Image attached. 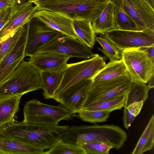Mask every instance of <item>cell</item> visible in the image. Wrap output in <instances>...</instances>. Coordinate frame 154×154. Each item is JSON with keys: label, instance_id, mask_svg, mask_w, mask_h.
Returning <instances> with one entry per match:
<instances>
[{"label": "cell", "instance_id": "cell-40", "mask_svg": "<svg viewBox=\"0 0 154 154\" xmlns=\"http://www.w3.org/2000/svg\"><path fill=\"white\" fill-rule=\"evenodd\" d=\"M38 0H29V2H32L33 3V2H35V1H38Z\"/></svg>", "mask_w": 154, "mask_h": 154}, {"label": "cell", "instance_id": "cell-3", "mask_svg": "<svg viewBox=\"0 0 154 154\" xmlns=\"http://www.w3.org/2000/svg\"><path fill=\"white\" fill-rule=\"evenodd\" d=\"M110 0H40L33 2L38 9L57 12L73 20L97 17Z\"/></svg>", "mask_w": 154, "mask_h": 154}, {"label": "cell", "instance_id": "cell-31", "mask_svg": "<svg viewBox=\"0 0 154 154\" xmlns=\"http://www.w3.org/2000/svg\"><path fill=\"white\" fill-rule=\"evenodd\" d=\"M143 101L135 102L124 108L123 121L124 126L128 129L135 117L140 113L143 106Z\"/></svg>", "mask_w": 154, "mask_h": 154}, {"label": "cell", "instance_id": "cell-16", "mask_svg": "<svg viewBox=\"0 0 154 154\" xmlns=\"http://www.w3.org/2000/svg\"><path fill=\"white\" fill-rule=\"evenodd\" d=\"M29 2L20 10L12 14L0 30V42L7 38L14 30L29 22L38 11L37 6Z\"/></svg>", "mask_w": 154, "mask_h": 154}, {"label": "cell", "instance_id": "cell-30", "mask_svg": "<svg viewBox=\"0 0 154 154\" xmlns=\"http://www.w3.org/2000/svg\"><path fill=\"white\" fill-rule=\"evenodd\" d=\"M25 24L13 31L0 42V62L15 45L25 29Z\"/></svg>", "mask_w": 154, "mask_h": 154}, {"label": "cell", "instance_id": "cell-7", "mask_svg": "<svg viewBox=\"0 0 154 154\" xmlns=\"http://www.w3.org/2000/svg\"><path fill=\"white\" fill-rule=\"evenodd\" d=\"M133 81L129 74L108 80L92 81L87 90L82 109L127 93Z\"/></svg>", "mask_w": 154, "mask_h": 154}, {"label": "cell", "instance_id": "cell-13", "mask_svg": "<svg viewBox=\"0 0 154 154\" xmlns=\"http://www.w3.org/2000/svg\"><path fill=\"white\" fill-rule=\"evenodd\" d=\"M29 23L13 49L0 62V84L15 69L25 57Z\"/></svg>", "mask_w": 154, "mask_h": 154}, {"label": "cell", "instance_id": "cell-12", "mask_svg": "<svg viewBox=\"0 0 154 154\" xmlns=\"http://www.w3.org/2000/svg\"><path fill=\"white\" fill-rule=\"evenodd\" d=\"M124 10L139 31H154V9L144 0H123Z\"/></svg>", "mask_w": 154, "mask_h": 154}, {"label": "cell", "instance_id": "cell-15", "mask_svg": "<svg viewBox=\"0 0 154 154\" xmlns=\"http://www.w3.org/2000/svg\"><path fill=\"white\" fill-rule=\"evenodd\" d=\"M36 17L63 35L77 39L74 27V20L62 14L46 10H40L35 14Z\"/></svg>", "mask_w": 154, "mask_h": 154}, {"label": "cell", "instance_id": "cell-18", "mask_svg": "<svg viewBox=\"0 0 154 154\" xmlns=\"http://www.w3.org/2000/svg\"><path fill=\"white\" fill-rule=\"evenodd\" d=\"M44 150L11 138L0 136V154H44Z\"/></svg>", "mask_w": 154, "mask_h": 154}, {"label": "cell", "instance_id": "cell-39", "mask_svg": "<svg viewBox=\"0 0 154 154\" xmlns=\"http://www.w3.org/2000/svg\"><path fill=\"white\" fill-rule=\"evenodd\" d=\"M151 8L154 9V0H144Z\"/></svg>", "mask_w": 154, "mask_h": 154}, {"label": "cell", "instance_id": "cell-34", "mask_svg": "<svg viewBox=\"0 0 154 154\" xmlns=\"http://www.w3.org/2000/svg\"><path fill=\"white\" fill-rule=\"evenodd\" d=\"M12 14L11 7L0 9V30L7 22Z\"/></svg>", "mask_w": 154, "mask_h": 154}, {"label": "cell", "instance_id": "cell-19", "mask_svg": "<svg viewBox=\"0 0 154 154\" xmlns=\"http://www.w3.org/2000/svg\"><path fill=\"white\" fill-rule=\"evenodd\" d=\"M22 95H16L0 98V128L13 122L15 114L19 110Z\"/></svg>", "mask_w": 154, "mask_h": 154}, {"label": "cell", "instance_id": "cell-4", "mask_svg": "<svg viewBox=\"0 0 154 154\" xmlns=\"http://www.w3.org/2000/svg\"><path fill=\"white\" fill-rule=\"evenodd\" d=\"M103 57L98 54L91 58L67 64L61 83L54 99L58 102L63 96L91 79L106 65Z\"/></svg>", "mask_w": 154, "mask_h": 154}, {"label": "cell", "instance_id": "cell-10", "mask_svg": "<svg viewBox=\"0 0 154 154\" xmlns=\"http://www.w3.org/2000/svg\"><path fill=\"white\" fill-rule=\"evenodd\" d=\"M63 35L37 18L34 17L29 23L25 57L38 53L47 44Z\"/></svg>", "mask_w": 154, "mask_h": 154}, {"label": "cell", "instance_id": "cell-25", "mask_svg": "<svg viewBox=\"0 0 154 154\" xmlns=\"http://www.w3.org/2000/svg\"><path fill=\"white\" fill-rule=\"evenodd\" d=\"M154 143V116L151 117L131 154H142L151 150Z\"/></svg>", "mask_w": 154, "mask_h": 154}, {"label": "cell", "instance_id": "cell-11", "mask_svg": "<svg viewBox=\"0 0 154 154\" xmlns=\"http://www.w3.org/2000/svg\"><path fill=\"white\" fill-rule=\"evenodd\" d=\"M52 52L66 55L69 57H77L85 59L94 57L91 49L78 39L63 35L50 42L38 53Z\"/></svg>", "mask_w": 154, "mask_h": 154}, {"label": "cell", "instance_id": "cell-8", "mask_svg": "<svg viewBox=\"0 0 154 154\" xmlns=\"http://www.w3.org/2000/svg\"><path fill=\"white\" fill-rule=\"evenodd\" d=\"M121 60L133 81L146 84L154 75V63L147 53L140 48L122 51Z\"/></svg>", "mask_w": 154, "mask_h": 154}, {"label": "cell", "instance_id": "cell-28", "mask_svg": "<svg viewBox=\"0 0 154 154\" xmlns=\"http://www.w3.org/2000/svg\"><path fill=\"white\" fill-rule=\"evenodd\" d=\"M87 154V152L81 146L65 142L60 139L52 148L44 153V154Z\"/></svg>", "mask_w": 154, "mask_h": 154}, {"label": "cell", "instance_id": "cell-22", "mask_svg": "<svg viewBox=\"0 0 154 154\" xmlns=\"http://www.w3.org/2000/svg\"><path fill=\"white\" fill-rule=\"evenodd\" d=\"M122 60L110 61L91 79L92 82L108 80L128 74Z\"/></svg>", "mask_w": 154, "mask_h": 154}, {"label": "cell", "instance_id": "cell-2", "mask_svg": "<svg viewBox=\"0 0 154 154\" xmlns=\"http://www.w3.org/2000/svg\"><path fill=\"white\" fill-rule=\"evenodd\" d=\"M128 136L120 127L109 125H72L61 138L63 141L81 146L84 143L101 142L110 144L119 150L127 140Z\"/></svg>", "mask_w": 154, "mask_h": 154}, {"label": "cell", "instance_id": "cell-35", "mask_svg": "<svg viewBox=\"0 0 154 154\" xmlns=\"http://www.w3.org/2000/svg\"><path fill=\"white\" fill-rule=\"evenodd\" d=\"M29 2V0H13L11 6L12 14L22 8Z\"/></svg>", "mask_w": 154, "mask_h": 154}, {"label": "cell", "instance_id": "cell-21", "mask_svg": "<svg viewBox=\"0 0 154 154\" xmlns=\"http://www.w3.org/2000/svg\"><path fill=\"white\" fill-rule=\"evenodd\" d=\"M113 6L115 29L139 31L136 24L125 12L123 0H110Z\"/></svg>", "mask_w": 154, "mask_h": 154}, {"label": "cell", "instance_id": "cell-27", "mask_svg": "<svg viewBox=\"0 0 154 154\" xmlns=\"http://www.w3.org/2000/svg\"><path fill=\"white\" fill-rule=\"evenodd\" d=\"M149 91L146 83L133 81L129 90L126 93L124 108L135 102L142 101L145 102L148 97Z\"/></svg>", "mask_w": 154, "mask_h": 154}, {"label": "cell", "instance_id": "cell-33", "mask_svg": "<svg viewBox=\"0 0 154 154\" xmlns=\"http://www.w3.org/2000/svg\"><path fill=\"white\" fill-rule=\"evenodd\" d=\"M81 146L86 150L87 154H109L110 150L113 148L112 145L101 142L84 143Z\"/></svg>", "mask_w": 154, "mask_h": 154}, {"label": "cell", "instance_id": "cell-1", "mask_svg": "<svg viewBox=\"0 0 154 154\" xmlns=\"http://www.w3.org/2000/svg\"><path fill=\"white\" fill-rule=\"evenodd\" d=\"M69 127L13 122L0 128V136L14 139L44 150H49L62 138Z\"/></svg>", "mask_w": 154, "mask_h": 154}, {"label": "cell", "instance_id": "cell-14", "mask_svg": "<svg viewBox=\"0 0 154 154\" xmlns=\"http://www.w3.org/2000/svg\"><path fill=\"white\" fill-rule=\"evenodd\" d=\"M29 63L41 72H63L70 57L60 54L46 52L38 53L29 57Z\"/></svg>", "mask_w": 154, "mask_h": 154}, {"label": "cell", "instance_id": "cell-36", "mask_svg": "<svg viewBox=\"0 0 154 154\" xmlns=\"http://www.w3.org/2000/svg\"><path fill=\"white\" fill-rule=\"evenodd\" d=\"M140 48L146 52L152 61L154 63V45Z\"/></svg>", "mask_w": 154, "mask_h": 154}, {"label": "cell", "instance_id": "cell-38", "mask_svg": "<svg viewBox=\"0 0 154 154\" xmlns=\"http://www.w3.org/2000/svg\"><path fill=\"white\" fill-rule=\"evenodd\" d=\"M154 75H153L149 80L148 82V84L147 85V87L149 90L150 89L153 88L154 87Z\"/></svg>", "mask_w": 154, "mask_h": 154}, {"label": "cell", "instance_id": "cell-37", "mask_svg": "<svg viewBox=\"0 0 154 154\" xmlns=\"http://www.w3.org/2000/svg\"><path fill=\"white\" fill-rule=\"evenodd\" d=\"M13 0H0V9L11 7Z\"/></svg>", "mask_w": 154, "mask_h": 154}, {"label": "cell", "instance_id": "cell-26", "mask_svg": "<svg viewBox=\"0 0 154 154\" xmlns=\"http://www.w3.org/2000/svg\"><path fill=\"white\" fill-rule=\"evenodd\" d=\"M126 93L88 106L81 110L102 111L111 112L115 110L120 109L124 107Z\"/></svg>", "mask_w": 154, "mask_h": 154}, {"label": "cell", "instance_id": "cell-6", "mask_svg": "<svg viewBox=\"0 0 154 154\" xmlns=\"http://www.w3.org/2000/svg\"><path fill=\"white\" fill-rule=\"evenodd\" d=\"M23 122L35 125L57 126L63 120H69L72 115L61 104L50 105L35 99L26 102L23 109Z\"/></svg>", "mask_w": 154, "mask_h": 154}, {"label": "cell", "instance_id": "cell-9", "mask_svg": "<svg viewBox=\"0 0 154 154\" xmlns=\"http://www.w3.org/2000/svg\"><path fill=\"white\" fill-rule=\"evenodd\" d=\"M103 35L121 51L154 45V31L149 29L142 31L114 29Z\"/></svg>", "mask_w": 154, "mask_h": 154}, {"label": "cell", "instance_id": "cell-23", "mask_svg": "<svg viewBox=\"0 0 154 154\" xmlns=\"http://www.w3.org/2000/svg\"><path fill=\"white\" fill-rule=\"evenodd\" d=\"M63 72L42 71L41 72L43 94L45 99H54L55 92L62 79Z\"/></svg>", "mask_w": 154, "mask_h": 154}, {"label": "cell", "instance_id": "cell-5", "mask_svg": "<svg viewBox=\"0 0 154 154\" xmlns=\"http://www.w3.org/2000/svg\"><path fill=\"white\" fill-rule=\"evenodd\" d=\"M42 89L41 72L23 60L0 84V98Z\"/></svg>", "mask_w": 154, "mask_h": 154}, {"label": "cell", "instance_id": "cell-17", "mask_svg": "<svg viewBox=\"0 0 154 154\" xmlns=\"http://www.w3.org/2000/svg\"><path fill=\"white\" fill-rule=\"evenodd\" d=\"M92 80L85 81L75 88L62 97L58 102L69 111L73 115L78 113L82 109L87 90Z\"/></svg>", "mask_w": 154, "mask_h": 154}, {"label": "cell", "instance_id": "cell-29", "mask_svg": "<svg viewBox=\"0 0 154 154\" xmlns=\"http://www.w3.org/2000/svg\"><path fill=\"white\" fill-rule=\"evenodd\" d=\"M95 40L101 45L102 49L97 48L109 58L110 61H117L121 59L122 51L119 49L109 40L103 35L97 37Z\"/></svg>", "mask_w": 154, "mask_h": 154}, {"label": "cell", "instance_id": "cell-24", "mask_svg": "<svg viewBox=\"0 0 154 154\" xmlns=\"http://www.w3.org/2000/svg\"><path fill=\"white\" fill-rule=\"evenodd\" d=\"M74 27L77 39L90 48H93L95 42L96 35L91 21L85 20H75Z\"/></svg>", "mask_w": 154, "mask_h": 154}, {"label": "cell", "instance_id": "cell-20", "mask_svg": "<svg viewBox=\"0 0 154 154\" xmlns=\"http://www.w3.org/2000/svg\"><path fill=\"white\" fill-rule=\"evenodd\" d=\"M91 23L94 32L97 34L103 35L106 32L115 29L113 6L111 1Z\"/></svg>", "mask_w": 154, "mask_h": 154}, {"label": "cell", "instance_id": "cell-32", "mask_svg": "<svg viewBox=\"0 0 154 154\" xmlns=\"http://www.w3.org/2000/svg\"><path fill=\"white\" fill-rule=\"evenodd\" d=\"M110 113L106 111L82 110L78 113V116L82 121L95 123L106 121Z\"/></svg>", "mask_w": 154, "mask_h": 154}]
</instances>
